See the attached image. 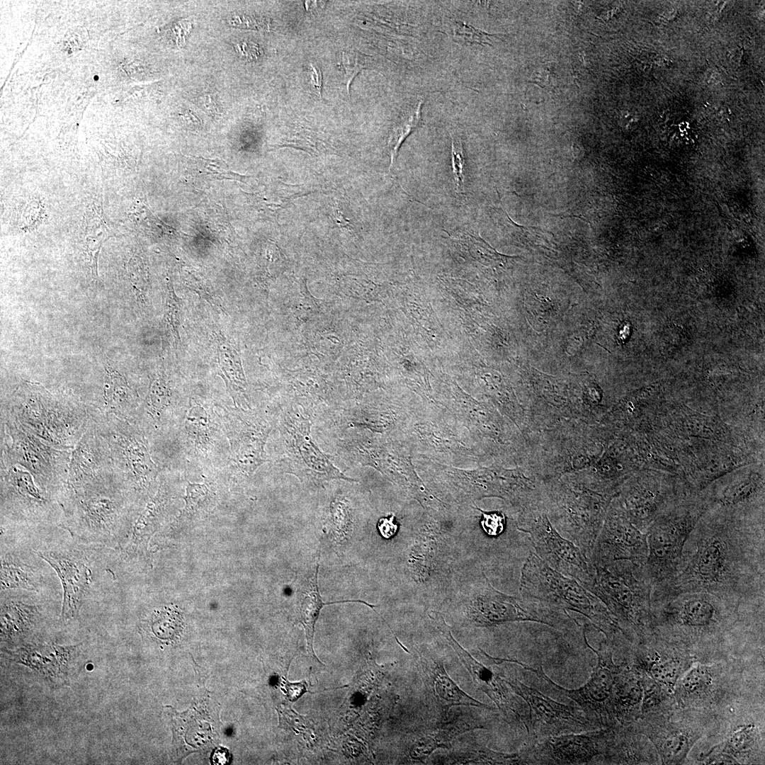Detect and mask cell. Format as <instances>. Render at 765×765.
<instances>
[{
	"label": "cell",
	"mask_w": 765,
	"mask_h": 765,
	"mask_svg": "<svg viewBox=\"0 0 765 765\" xmlns=\"http://www.w3.org/2000/svg\"><path fill=\"white\" fill-rule=\"evenodd\" d=\"M701 518L670 577L652 589L651 604L708 592L739 604L764 599V518Z\"/></svg>",
	"instance_id": "6da1fadb"
},
{
	"label": "cell",
	"mask_w": 765,
	"mask_h": 765,
	"mask_svg": "<svg viewBox=\"0 0 765 765\" xmlns=\"http://www.w3.org/2000/svg\"><path fill=\"white\" fill-rule=\"evenodd\" d=\"M652 631L699 662L764 654V601L739 604L708 592H688L651 604Z\"/></svg>",
	"instance_id": "7a4b0ae2"
},
{
	"label": "cell",
	"mask_w": 765,
	"mask_h": 765,
	"mask_svg": "<svg viewBox=\"0 0 765 765\" xmlns=\"http://www.w3.org/2000/svg\"><path fill=\"white\" fill-rule=\"evenodd\" d=\"M764 659L730 657L696 661L678 681L675 707L713 712L727 718L764 706Z\"/></svg>",
	"instance_id": "3957f363"
},
{
	"label": "cell",
	"mask_w": 765,
	"mask_h": 765,
	"mask_svg": "<svg viewBox=\"0 0 765 765\" xmlns=\"http://www.w3.org/2000/svg\"><path fill=\"white\" fill-rule=\"evenodd\" d=\"M586 625L583 627L585 645L596 655L597 662L589 679L577 689H567L551 680L543 669L533 668L512 659L548 682L558 693L572 699L586 718L598 729H613L635 722L640 716L642 688L638 675L627 664H616L613 647L605 638L597 650L588 642Z\"/></svg>",
	"instance_id": "277c9868"
},
{
	"label": "cell",
	"mask_w": 765,
	"mask_h": 765,
	"mask_svg": "<svg viewBox=\"0 0 765 765\" xmlns=\"http://www.w3.org/2000/svg\"><path fill=\"white\" fill-rule=\"evenodd\" d=\"M121 475L111 463L81 482L66 485L60 526L81 543L109 548L117 545Z\"/></svg>",
	"instance_id": "5b68a950"
},
{
	"label": "cell",
	"mask_w": 765,
	"mask_h": 765,
	"mask_svg": "<svg viewBox=\"0 0 765 765\" xmlns=\"http://www.w3.org/2000/svg\"><path fill=\"white\" fill-rule=\"evenodd\" d=\"M590 566L594 579L585 589L605 605L626 639L635 644L651 635L652 584L645 565L618 560Z\"/></svg>",
	"instance_id": "8992f818"
},
{
	"label": "cell",
	"mask_w": 765,
	"mask_h": 765,
	"mask_svg": "<svg viewBox=\"0 0 765 765\" xmlns=\"http://www.w3.org/2000/svg\"><path fill=\"white\" fill-rule=\"evenodd\" d=\"M577 580L551 568L536 553L530 552L521 570L523 597L570 610L587 618L615 648L628 640L605 605Z\"/></svg>",
	"instance_id": "52a82bcc"
},
{
	"label": "cell",
	"mask_w": 765,
	"mask_h": 765,
	"mask_svg": "<svg viewBox=\"0 0 765 765\" xmlns=\"http://www.w3.org/2000/svg\"><path fill=\"white\" fill-rule=\"evenodd\" d=\"M20 390L7 416L50 446L73 449L89 426L91 409L57 399L37 384Z\"/></svg>",
	"instance_id": "ba28073f"
},
{
	"label": "cell",
	"mask_w": 765,
	"mask_h": 765,
	"mask_svg": "<svg viewBox=\"0 0 765 765\" xmlns=\"http://www.w3.org/2000/svg\"><path fill=\"white\" fill-rule=\"evenodd\" d=\"M725 720L708 710L678 708L640 717L636 729L653 744L662 764H681L696 743L719 728Z\"/></svg>",
	"instance_id": "9c48e42d"
},
{
	"label": "cell",
	"mask_w": 765,
	"mask_h": 765,
	"mask_svg": "<svg viewBox=\"0 0 765 765\" xmlns=\"http://www.w3.org/2000/svg\"><path fill=\"white\" fill-rule=\"evenodd\" d=\"M1 462L21 465L38 485L60 502L65 489L72 451L56 448L7 416Z\"/></svg>",
	"instance_id": "30bf717a"
},
{
	"label": "cell",
	"mask_w": 765,
	"mask_h": 765,
	"mask_svg": "<svg viewBox=\"0 0 765 765\" xmlns=\"http://www.w3.org/2000/svg\"><path fill=\"white\" fill-rule=\"evenodd\" d=\"M486 585L472 604V620L477 625L532 621L566 633L579 629V624L565 610L528 598L507 596L494 589L488 582Z\"/></svg>",
	"instance_id": "8fae6325"
},
{
	"label": "cell",
	"mask_w": 765,
	"mask_h": 765,
	"mask_svg": "<svg viewBox=\"0 0 765 765\" xmlns=\"http://www.w3.org/2000/svg\"><path fill=\"white\" fill-rule=\"evenodd\" d=\"M701 506L679 507L657 518L648 528L647 557L645 568L652 589L674 572L684 546L703 515Z\"/></svg>",
	"instance_id": "7c38bea8"
},
{
	"label": "cell",
	"mask_w": 765,
	"mask_h": 765,
	"mask_svg": "<svg viewBox=\"0 0 765 765\" xmlns=\"http://www.w3.org/2000/svg\"><path fill=\"white\" fill-rule=\"evenodd\" d=\"M280 427L285 453L280 460L283 471L310 487H317L335 479L354 481L340 472L312 441L308 418L300 413H285Z\"/></svg>",
	"instance_id": "4fadbf2b"
},
{
	"label": "cell",
	"mask_w": 765,
	"mask_h": 765,
	"mask_svg": "<svg viewBox=\"0 0 765 765\" xmlns=\"http://www.w3.org/2000/svg\"><path fill=\"white\" fill-rule=\"evenodd\" d=\"M429 617L456 652L475 684L495 703L506 722L512 726L526 730L530 720L528 707L521 697L515 696L516 693L504 681L503 673L496 670L495 665L498 663L494 657L479 648L483 662L478 661L455 640L440 613L431 611Z\"/></svg>",
	"instance_id": "5bb4252c"
},
{
	"label": "cell",
	"mask_w": 765,
	"mask_h": 765,
	"mask_svg": "<svg viewBox=\"0 0 765 765\" xmlns=\"http://www.w3.org/2000/svg\"><path fill=\"white\" fill-rule=\"evenodd\" d=\"M1 517L36 524L56 514L62 516L58 499L42 489L26 468L1 462Z\"/></svg>",
	"instance_id": "9a60e30c"
},
{
	"label": "cell",
	"mask_w": 765,
	"mask_h": 765,
	"mask_svg": "<svg viewBox=\"0 0 765 765\" xmlns=\"http://www.w3.org/2000/svg\"><path fill=\"white\" fill-rule=\"evenodd\" d=\"M612 729H597L528 742L518 752L521 764H601Z\"/></svg>",
	"instance_id": "2e32d148"
},
{
	"label": "cell",
	"mask_w": 765,
	"mask_h": 765,
	"mask_svg": "<svg viewBox=\"0 0 765 765\" xmlns=\"http://www.w3.org/2000/svg\"><path fill=\"white\" fill-rule=\"evenodd\" d=\"M504 681L527 704L530 720L526 730L528 742L598 728L577 707L560 703L518 679L502 674Z\"/></svg>",
	"instance_id": "e0dca14e"
},
{
	"label": "cell",
	"mask_w": 765,
	"mask_h": 765,
	"mask_svg": "<svg viewBox=\"0 0 765 765\" xmlns=\"http://www.w3.org/2000/svg\"><path fill=\"white\" fill-rule=\"evenodd\" d=\"M621 653L623 662L635 672L648 676L672 693L679 679L697 661L685 647L653 631Z\"/></svg>",
	"instance_id": "ac0fdd59"
},
{
	"label": "cell",
	"mask_w": 765,
	"mask_h": 765,
	"mask_svg": "<svg viewBox=\"0 0 765 765\" xmlns=\"http://www.w3.org/2000/svg\"><path fill=\"white\" fill-rule=\"evenodd\" d=\"M91 422L106 441L113 465L123 478L129 476L143 486L152 480L156 467L147 449L126 420L93 410Z\"/></svg>",
	"instance_id": "d6986e66"
},
{
	"label": "cell",
	"mask_w": 765,
	"mask_h": 765,
	"mask_svg": "<svg viewBox=\"0 0 765 765\" xmlns=\"http://www.w3.org/2000/svg\"><path fill=\"white\" fill-rule=\"evenodd\" d=\"M520 529L530 535L536 555L551 568L584 588L592 584L594 570L581 550L558 533L545 516L533 518Z\"/></svg>",
	"instance_id": "ffe728a7"
},
{
	"label": "cell",
	"mask_w": 765,
	"mask_h": 765,
	"mask_svg": "<svg viewBox=\"0 0 765 765\" xmlns=\"http://www.w3.org/2000/svg\"><path fill=\"white\" fill-rule=\"evenodd\" d=\"M36 553L55 571L61 582L62 619L76 618L94 584V574L86 555L64 545L38 550Z\"/></svg>",
	"instance_id": "44dd1931"
},
{
	"label": "cell",
	"mask_w": 765,
	"mask_h": 765,
	"mask_svg": "<svg viewBox=\"0 0 765 765\" xmlns=\"http://www.w3.org/2000/svg\"><path fill=\"white\" fill-rule=\"evenodd\" d=\"M764 710L739 714L729 720L710 744L701 761L715 754H724L737 764H760L764 761Z\"/></svg>",
	"instance_id": "7402d4cb"
},
{
	"label": "cell",
	"mask_w": 765,
	"mask_h": 765,
	"mask_svg": "<svg viewBox=\"0 0 765 765\" xmlns=\"http://www.w3.org/2000/svg\"><path fill=\"white\" fill-rule=\"evenodd\" d=\"M647 557L646 533L622 514L613 512L601 527L587 561L589 565H603L618 560L645 565Z\"/></svg>",
	"instance_id": "603a6c76"
},
{
	"label": "cell",
	"mask_w": 765,
	"mask_h": 765,
	"mask_svg": "<svg viewBox=\"0 0 765 765\" xmlns=\"http://www.w3.org/2000/svg\"><path fill=\"white\" fill-rule=\"evenodd\" d=\"M602 764H659L652 742L635 727L634 722L612 729Z\"/></svg>",
	"instance_id": "cb8c5ba5"
},
{
	"label": "cell",
	"mask_w": 765,
	"mask_h": 765,
	"mask_svg": "<svg viewBox=\"0 0 765 765\" xmlns=\"http://www.w3.org/2000/svg\"><path fill=\"white\" fill-rule=\"evenodd\" d=\"M420 663L426 686L432 693L442 717H446L448 710L454 706L493 710L492 707L463 691L448 675L443 662L430 653H421Z\"/></svg>",
	"instance_id": "d4e9b609"
},
{
	"label": "cell",
	"mask_w": 765,
	"mask_h": 765,
	"mask_svg": "<svg viewBox=\"0 0 765 765\" xmlns=\"http://www.w3.org/2000/svg\"><path fill=\"white\" fill-rule=\"evenodd\" d=\"M486 727V722L481 719L458 717L430 728L416 731L408 747V754L414 761L424 762L437 749L450 748L453 740L458 735Z\"/></svg>",
	"instance_id": "484cf974"
},
{
	"label": "cell",
	"mask_w": 765,
	"mask_h": 765,
	"mask_svg": "<svg viewBox=\"0 0 765 765\" xmlns=\"http://www.w3.org/2000/svg\"><path fill=\"white\" fill-rule=\"evenodd\" d=\"M108 446L91 422L72 450L67 484L82 482L111 464Z\"/></svg>",
	"instance_id": "4316f807"
},
{
	"label": "cell",
	"mask_w": 765,
	"mask_h": 765,
	"mask_svg": "<svg viewBox=\"0 0 765 765\" xmlns=\"http://www.w3.org/2000/svg\"><path fill=\"white\" fill-rule=\"evenodd\" d=\"M319 567V560H317L314 570L311 571L305 580L302 582L297 592L298 599V620L305 628L307 652L311 657L320 662L314 652L313 640L315 625L323 606L347 602L364 604L373 609L375 606L362 600H342L324 602L320 595L318 585Z\"/></svg>",
	"instance_id": "83f0119b"
},
{
	"label": "cell",
	"mask_w": 765,
	"mask_h": 765,
	"mask_svg": "<svg viewBox=\"0 0 765 765\" xmlns=\"http://www.w3.org/2000/svg\"><path fill=\"white\" fill-rule=\"evenodd\" d=\"M1 636L21 638L30 633L41 618V606L24 602L18 596H1Z\"/></svg>",
	"instance_id": "f1b7e54d"
},
{
	"label": "cell",
	"mask_w": 765,
	"mask_h": 765,
	"mask_svg": "<svg viewBox=\"0 0 765 765\" xmlns=\"http://www.w3.org/2000/svg\"><path fill=\"white\" fill-rule=\"evenodd\" d=\"M43 579L37 567L26 562L19 553L1 552V591L14 589L39 592L42 589Z\"/></svg>",
	"instance_id": "f546056e"
},
{
	"label": "cell",
	"mask_w": 765,
	"mask_h": 765,
	"mask_svg": "<svg viewBox=\"0 0 765 765\" xmlns=\"http://www.w3.org/2000/svg\"><path fill=\"white\" fill-rule=\"evenodd\" d=\"M103 408L98 410L128 420L134 407V393L126 378L109 365L105 366Z\"/></svg>",
	"instance_id": "4dcf8cb0"
},
{
	"label": "cell",
	"mask_w": 765,
	"mask_h": 765,
	"mask_svg": "<svg viewBox=\"0 0 765 765\" xmlns=\"http://www.w3.org/2000/svg\"><path fill=\"white\" fill-rule=\"evenodd\" d=\"M216 341L221 375L236 402L244 394L246 386L241 359L236 349L222 336L217 334Z\"/></svg>",
	"instance_id": "1f68e13d"
},
{
	"label": "cell",
	"mask_w": 765,
	"mask_h": 765,
	"mask_svg": "<svg viewBox=\"0 0 765 765\" xmlns=\"http://www.w3.org/2000/svg\"><path fill=\"white\" fill-rule=\"evenodd\" d=\"M638 675L642 688L640 717L664 713L676 708L674 694L666 687L645 674Z\"/></svg>",
	"instance_id": "d6a6232c"
},
{
	"label": "cell",
	"mask_w": 765,
	"mask_h": 765,
	"mask_svg": "<svg viewBox=\"0 0 765 765\" xmlns=\"http://www.w3.org/2000/svg\"><path fill=\"white\" fill-rule=\"evenodd\" d=\"M84 242L89 256V265L94 277H98V256L102 244L111 235L98 211L92 209L86 213Z\"/></svg>",
	"instance_id": "836d02e7"
},
{
	"label": "cell",
	"mask_w": 765,
	"mask_h": 765,
	"mask_svg": "<svg viewBox=\"0 0 765 765\" xmlns=\"http://www.w3.org/2000/svg\"><path fill=\"white\" fill-rule=\"evenodd\" d=\"M444 761L446 764H521L518 753H501L477 745L472 749L458 751Z\"/></svg>",
	"instance_id": "e575fe53"
},
{
	"label": "cell",
	"mask_w": 765,
	"mask_h": 765,
	"mask_svg": "<svg viewBox=\"0 0 765 765\" xmlns=\"http://www.w3.org/2000/svg\"><path fill=\"white\" fill-rule=\"evenodd\" d=\"M265 437L259 438L252 435L241 442L236 450V462L241 470L251 474L264 462L262 455Z\"/></svg>",
	"instance_id": "d590c367"
},
{
	"label": "cell",
	"mask_w": 765,
	"mask_h": 765,
	"mask_svg": "<svg viewBox=\"0 0 765 765\" xmlns=\"http://www.w3.org/2000/svg\"><path fill=\"white\" fill-rule=\"evenodd\" d=\"M422 104V101L419 102L416 110L392 130L388 141V149L390 154V169L392 168L395 162L402 142L419 127L421 120Z\"/></svg>",
	"instance_id": "8d00e7d4"
},
{
	"label": "cell",
	"mask_w": 765,
	"mask_h": 765,
	"mask_svg": "<svg viewBox=\"0 0 765 765\" xmlns=\"http://www.w3.org/2000/svg\"><path fill=\"white\" fill-rule=\"evenodd\" d=\"M169 387L163 371H159L152 382L147 399V412L153 419L168 404Z\"/></svg>",
	"instance_id": "74e56055"
},
{
	"label": "cell",
	"mask_w": 765,
	"mask_h": 765,
	"mask_svg": "<svg viewBox=\"0 0 765 765\" xmlns=\"http://www.w3.org/2000/svg\"><path fill=\"white\" fill-rule=\"evenodd\" d=\"M369 56L355 52L344 51L341 54V64L344 72V83L347 94H350V86L353 79L363 69L368 67Z\"/></svg>",
	"instance_id": "f35d334b"
},
{
	"label": "cell",
	"mask_w": 765,
	"mask_h": 765,
	"mask_svg": "<svg viewBox=\"0 0 765 765\" xmlns=\"http://www.w3.org/2000/svg\"><path fill=\"white\" fill-rule=\"evenodd\" d=\"M181 314V302L171 284H167L164 317L168 328L176 341H180L178 327Z\"/></svg>",
	"instance_id": "ab89813d"
},
{
	"label": "cell",
	"mask_w": 765,
	"mask_h": 765,
	"mask_svg": "<svg viewBox=\"0 0 765 765\" xmlns=\"http://www.w3.org/2000/svg\"><path fill=\"white\" fill-rule=\"evenodd\" d=\"M452 166L455 188L458 193H464L465 151L461 140L451 135Z\"/></svg>",
	"instance_id": "60d3db41"
},
{
	"label": "cell",
	"mask_w": 765,
	"mask_h": 765,
	"mask_svg": "<svg viewBox=\"0 0 765 765\" xmlns=\"http://www.w3.org/2000/svg\"><path fill=\"white\" fill-rule=\"evenodd\" d=\"M184 271L183 280L188 288L193 290L210 305H215V307L220 308L223 312H225V309L223 308L220 300L209 286L203 281V280L199 278L198 276L193 274L191 271L187 270H185Z\"/></svg>",
	"instance_id": "b9f144b4"
},
{
	"label": "cell",
	"mask_w": 765,
	"mask_h": 765,
	"mask_svg": "<svg viewBox=\"0 0 765 765\" xmlns=\"http://www.w3.org/2000/svg\"><path fill=\"white\" fill-rule=\"evenodd\" d=\"M179 628L178 616L176 617L174 614L162 613L153 618V631L161 638H172L178 632Z\"/></svg>",
	"instance_id": "7bdbcfd3"
},
{
	"label": "cell",
	"mask_w": 765,
	"mask_h": 765,
	"mask_svg": "<svg viewBox=\"0 0 765 765\" xmlns=\"http://www.w3.org/2000/svg\"><path fill=\"white\" fill-rule=\"evenodd\" d=\"M455 35L465 42L491 45V39L495 35L489 34L463 22H457L454 28Z\"/></svg>",
	"instance_id": "ee69618b"
},
{
	"label": "cell",
	"mask_w": 765,
	"mask_h": 765,
	"mask_svg": "<svg viewBox=\"0 0 765 765\" xmlns=\"http://www.w3.org/2000/svg\"><path fill=\"white\" fill-rule=\"evenodd\" d=\"M89 40V33L81 26H74L65 33L62 40L63 48L69 54L81 50Z\"/></svg>",
	"instance_id": "f6af8a7d"
},
{
	"label": "cell",
	"mask_w": 765,
	"mask_h": 765,
	"mask_svg": "<svg viewBox=\"0 0 765 765\" xmlns=\"http://www.w3.org/2000/svg\"><path fill=\"white\" fill-rule=\"evenodd\" d=\"M130 278L133 286L140 293H144L148 284V277L143 263L138 258H132L128 264Z\"/></svg>",
	"instance_id": "bcb514c9"
},
{
	"label": "cell",
	"mask_w": 765,
	"mask_h": 765,
	"mask_svg": "<svg viewBox=\"0 0 765 765\" xmlns=\"http://www.w3.org/2000/svg\"><path fill=\"white\" fill-rule=\"evenodd\" d=\"M482 514L481 526L484 531L490 536H497L504 529L505 516L500 512L485 513L478 509Z\"/></svg>",
	"instance_id": "7dc6e473"
},
{
	"label": "cell",
	"mask_w": 765,
	"mask_h": 765,
	"mask_svg": "<svg viewBox=\"0 0 765 765\" xmlns=\"http://www.w3.org/2000/svg\"><path fill=\"white\" fill-rule=\"evenodd\" d=\"M234 24L242 28L255 30L268 29L269 23L264 18L249 14L237 16L233 19Z\"/></svg>",
	"instance_id": "c3c4849f"
},
{
	"label": "cell",
	"mask_w": 765,
	"mask_h": 765,
	"mask_svg": "<svg viewBox=\"0 0 765 765\" xmlns=\"http://www.w3.org/2000/svg\"><path fill=\"white\" fill-rule=\"evenodd\" d=\"M309 77L312 88L317 96L322 98V73L319 66L313 62L309 64Z\"/></svg>",
	"instance_id": "681fc988"
},
{
	"label": "cell",
	"mask_w": 765,
	"mask_h": 765,
	"mask_svg": "<svg viewBox=\"0 0 765 765\" xmlns=\"http://www.w3.org/2000/svg\"><path fill=\"white\" fill-rule=\"evenodd\" d=\"M394 518L395 516L392 515L389 518L382 517L378 521V531L385 538H392L397 531V525L395 523Z\"/></svg>",
	"instance_id": "f907efd6"
},
{
	"label": "cell",
	"mask_w": 765,
	"mask_h": 765,
	"mask_svg": "<svg viewBox=\"0 0 765 765\" xmlns=\"http://www.w3.org/2000/svg\"><path fill=\"white\" fill-rule=\"evenodd\" d=\"M548 69L545 67L539 69L538 71L533 72V82L538 84L542 87L548 86L550 83V76Z\"/></svg>",
	"instance_id": "816d5d0a"
},
{
	"label": "cell",
	"mask_w": 765,
	"mask_h": 765,
	"mask_svg": "<svg viewBox=\"0 0 765 765\" xmlns=\"http://www.w3.org/2000/svg\"><path fill=\"white\" fill-rule=\"evenodd\" d=\"M230 754L228 750L223 747H219L214 752L212 761L214 764L221 765L229 763Z\"/></svg>",
	"instance_id": "f5cc1de1"
}]
</instances>
